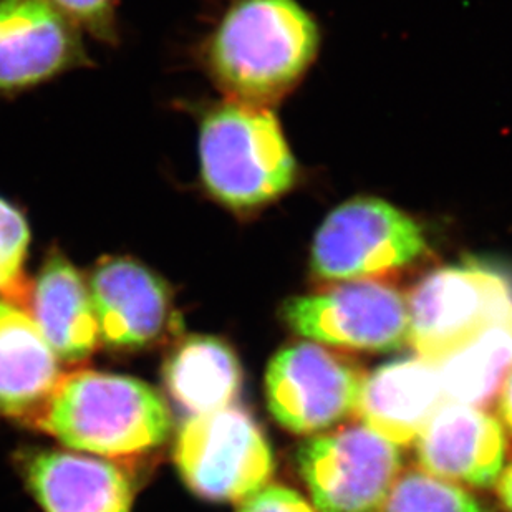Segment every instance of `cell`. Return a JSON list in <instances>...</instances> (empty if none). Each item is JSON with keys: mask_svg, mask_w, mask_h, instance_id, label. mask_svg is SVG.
I'll list each match as a JSON object with an SVG mask.
<instances>
[{"mask_svg": "<svg viewBox=\"0 0 512 512\" xmlns=\"http://www.w3.org/2000/svg\"><path fill=\"white\" fill-rule=\"evenodd\" d=\"M317 49V24L297 0H232L209 67L231 100L267 107L299 83Z\"/></svg>", "mask_w": 512, "mask_h": 512, "instance_id": "1", "label": "cell"}, {"mask_svg": "<svg viewBox=\"0 0 512 512\" xmlns=\"http://www.w3.org/2000/svg\"><path fill=\"white\" fill-rule=\"evenodd\" d=\"M30 423L72 450L123 459L165 445L171 413L148 383L113 373L77 370L60 377Z\"/></svg>", "mask_w": 512, "mask_h": 512, "instance_id": "2", "label": "cell"}, {"mask_svg": "<svg viewBox=\"0 0 512 512\" xmlns=\"http://www.w3.org/2000/svg\"><path fill=\"white\" fill-rule=\"evenodd\" d=\"M201 176L213 198L234 211H254L284 196L297 165L276 115L267 107L229 100L204 116Z\"/></svg>", "mask_w": 512, "mask_h": 512, "instance_id": "3", "label": "cell"}, {"mask_svg": "<svg viewBox=\"0 0 512 512\" xmlns=\"http://www.w3.org/2000/svg\"><path fill=\"white\" fill-rule=\"evenodd\" d=\"M406 302L408 343L416 357L438 365L512 315V276L478 261L440 267L415 285Z\"/></svg>", "mask_w": 512, "mask_h": 512, "instance_id": "4", "label": "cell"}, {"mask_svg": "<svg viewBox=\"0 0 512 512\" xmlns=\"http://www.w3.org/2000/svg\"><path fill=\"white\" fill-rule=\"evenodd\" d=\"M174 463L184 483L211 503H242L274 473L271 446L241 406L191 416L179 430Z\"/></svg>", "mask_w": 512, "mask_h": 512, "instance_id": "5", "label": "cell"}, {"mask_svg": "<svg viewBox=\"0 0 512 512\" xmlns=\"http://www.w3.org/2000/svg\"><path fill=\"white\" fill-rule=\"evenodd\" d=\"M426 249L415 219L383 199L355 198L325 218L310 266L325 281H367L410 266Z\"/></svg>", "mask_w": 512, "mask_h": 512, "instance_id": "6", "label": "cell"}, {"mask_svg": "<svg viewBox=\"0 0 512 512\" xmlns=\"http://www.w3.org/2000/svg\"><path fill=\"white\" fill-rule=\"evenodd\" d=\"M295 459L317 512H382L401 469L397 445L363 425L307 438Z\"/></svg>", "mask_w": 512, "mask_h": 512, "instance_id": "7", "label": "cell"}, {"mask_svg": "<svg viewBox=\"0 0 512 512\" xmlns=\"http://www.w3.org/2000/svg\"><path fill=\"white\" fill-rule=\"evenodd\" d=\"M363 382L362 368L340 353L320 343H294L267 367V405L290 433L319 435L357 413Z\"/></svg>", "mask_w": 512, "mask_h": 512, "instance_id": "8", "label": "cell"}, {"mask_svg": "<svg viewBox=\"0 0 512 512\" xmlns=\"http://www.w3.org/2000/svg\"><path fill=\"white\" fill-rule=\"evenodd\" d=\"M282 317L295 334L330 347L393 352L408 343V302L393 285L347 281L285 302Z\"/></svg>", "mask_w": 512, "mask_h": 512, "instance_id": "9", "label": "cell"}, {"mask_svg": "<svg viewBox=\"0 0 512 512\" xmlns=\"http://www.w3.org/2000/svg\"><path fill=\"white\" fill-rule=\"evenodd\" d=\"M88 290L100 340L113 350H145L174 330L170 289L140 262L105 259L93 269Z\"/></svg>", "mask_w": 512, "mask_h": 512, "instance_id": "10", "label": "cell"}, {"mask_svg": "<svg viewBox=\"0 0 512 512\" xmlns=\"http://www.w3.org/2000/svg\"><path fill=\"white\" fill-rule=\"evenodd\" d=\"M415 443L425 473L474 488L498 483L508 450L503 426L491 413L455 401L438 408Z\"/></svg>", "mask_w": 512, "mask_h": 512, "instance_id": "11", "label": "cell"}, {"mask_svg": "<svg viewBox=\"0 0 512 512\" xmlns=\"http://www.w3.org/2000/svg\"><path fill=\"white\" fill-rule=\"evenodd\" d=\"M78 55L70 19L49 0H0V90L54 77Z\"/></svg>", "mask_w": 512, "mask_h": 512, "instance_id": "12", "label": "cell"}, {"mask_svg": "<svg viewBox=\"0 0 512 512\" xmlns=\"http://www.w3.org/2000/svg\"><path fill=\"white\" fill-rule=\"evenodd\" d=\"M445 401L438 365L420 357L400 358L365 377L357 415L368 430L406 446Z\"/></svg>", "mask_w": 512, "mask_h": 512, "instance_id": "13", "label": "cell"}, {"mask_svg": "<svg viewBox=\"0 0 512 512\" xmlns=\"http://www.w3.org/2000/svg\"><path fill=\"white\" fill-rule=\"evenodd\" d=\"M25 481L45 512H131L130 479L102 459L40 451L25 461Z\"/></svg>", "mask_w": 512, "mask_h": 512, "instance_id": "14", "label": "cell"}, {"mask_svg": "<svg viewBox=\"0 0 512 512\" xmlns=\"http://www.w3.org/2000/svg\"><path fill=\"white\" fill-rule=\"evenodd\" d=\"M60 377L57 355L32 315L0 300V416L32 420Z\"/></svg>", "mask_w": 512, "mask_h": 512, "instance_id": "15", "label": "cell"}, {"mask_svg": "<svg viewBox=\"0 0 512 512\" xmlns=\"http://www.w3.org/2000/svg\"><path fill=\"white\" fill-rule=\"evenodd\" d=\"M32 319L63 362L87 360L102 342L88 285L58 252L45 261L37 277Z\"/></svg>", "mask_w": 512, "mask_h": 512, "instance_id": "16", "label": "cell"}, {"mask_svg": "<svg viewBox=\"0 0 512 512\" xmlns=\"http://www.w3.org/2000/svg\"><path fill=\"white\" fill-rule=\"evenodd\" d=\"M163 380L170 397L198 416L232 405L241 390L242 368L228 343L193 335L171 350Z\"/></svg>", "mask_w": 512, "mask_h": 512, "instance_id": "17", "label": "cell"}, {"mask_svg": "<svg viewBox=\"0 0 512 512\" xmlns=\"http://www.w3.org/2000/svg\"><path fill=\"white\" fill-rule=\"evenodd\" d=\"M446 401L486 408L512 372V315L438 363Z\"/></svg>", "mask_w": 512, "mask_h": 512, "instance_id": "18", "label": "cell"}, {"mask_svg": "<svg viewBox=\"0 0 512 512\" xmlns=\"http://www.w3.org/2000/svg\"><path fill=\"white\" fill-rule=\"evenodd\" d=\"M383 512H489L459 484L420 471L400 474Z\"/></svg>", "mask_w": 512, "mask_h": 512, "instance_id": "19", "label": "cell"}, {"mask_svg": "<svg viewBox=\"0 0 512 512\" xmlns=\"http://www.w3.org/2000/svg\"><path fill=\"white\" fill-rule=\"evenodd\" d=\"M29 239L24 216L0 199V295L14 304H25L29 294L24 282Z\"/></svg>", "mask_w": 512, "mask_h": 512, "instance_id": "20", "label": "cell"}, {"mask_svg": "<svg viewBox=\"0 0 512 512\" xmlns=\"http://www.w3.org/2000/svg\"><path fill=\"white\" fill-rule=\"evenodd\" d=\"M237 512H317L294 489L282 484H266L242 501Z\"/></svg>", "mask_w": 512, "mask_h": 512, "instance_id": "21", "label": "cell"}, {"mask_svg": "<svg viewBox=\"0 0 512 512\" xmlns=\"http://www.w3.org/2000/svg\"><path fill=\"white\" fill-rule=\"evenodd\" d=\"M67 19L87 25L98 35L112 30L113 0H49Z\"/></svg>", "mask_w": 512, "mask_h": 512, "instance_id": "22", "label": "cell"}, {"mask_svg": "<svg viewBox=\"0 0 512 512\" xmlns=\"http://www.w3.org/2000/svg\"><path fill=\"white\" fill-rule=\"evenodd\" d=\"M499 415L512 433V372L499 393Z\"/></svg>", "mask_w": 512, "mask_h": 512, "instance_id": "23", "label": "cell"}, {"mask_svg": "<svg viewBox=\"0 0 512 512\" xmlns=\"http://www.w3.org/2000/svg\"><path fill=\"white\" fill-rule=\"evenodd\" d=\"M499 496L509 512H512V463L508 468L503 469L501 478L498 479Z\"/></svg>", "mask_w": 512, "mask_h": 512, "instance_id": "24", "label": "cell"}]
</instances>
